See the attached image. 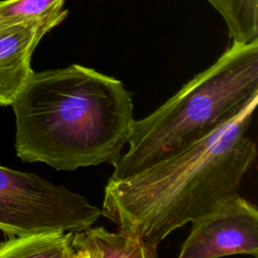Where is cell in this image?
Returning <instances> with one entry per match:
<instances>
[{
  "instance_id": "obj_1",
  "label": "cell",
  "mask_w": 258,
  "mask_h": 258,
  "mask_svg": "<svg viewBox=\"0 0 258 258\" xmlns=\"http://www.w3.org/2000/svg\"><path fill=\"white\" fill-rule=\"evenodd\" d=\"M258 97L185 149L123 179L110 178L101 215L157 248L174 230L239 194L257 156L246 135Z\"/></svg>"
},
{
  "instance_id": "obj_2",
  "label": "cell",
  "mask_w": 258,
  "mask_h": 258,
  "mask_svg": "<svg viewBox=\"0 0 258 258\" xmlns=\"http://www.w3.org/2000/svg\"><path fill=\"white\" fill-rule=\"evenodd\" d=\"M11 106L17 156L56 170L115 164L135 121L123 83L78 63L33 72Z\"/></svg>"
},
{
  "instance_id": "obj_3",
  "label": "cell",
  "mask_w": 258,
  "mask_h": 258,
  "mask_svg": "<svg viewBox=\"0 0 258 258\" xmlns=\"http://www.w3.org/2000/svg\"><path fill=\"white\" fill-rule=\"evenodd\" d=\"M258 97V39L233 42L208 69L143 119L110 178L123 179L206 137Z\"/></svg>"
},
{
  "instance_id": "obj_4",
  "label": "cell",
  "mask_w": 258,
  "mask_h": 258,
  "mask_svg": "<svg viewBox=\"0 0 258 258\" xmlns=\"http://www.w3.org/2000/svg\"><path fill=\"white\" fill-rule=\"evenodd\" d=\"M101 209L87 198L28 172L0 166V230L10 237L93 226Z\"/></svg>"
},
{
  "instance_id": "obj_5",
  "label": "cell",
  "mask_w": 258,
  "mask_h": 258,
  "mask_svg": "<svg viewBox=\"0 0 258 258\" xmlns=\"http://www.w3.org/2000/svg\"><path fill=\"white\" fill-rule=\"evenodd\" d=\"M180 258H215L234 254L258 257V209L239 194L191 222Z\"/></svg>"
},
{
  "instance_id": "obj_6",
  "label": "cell",
  "mask_w": 258,
  "mask_h": 258,
  "mask_svg": "<svg viewBox=\"0 0 258 258\" xmlns=\"http://www.w3.org/2000/svg\"><path fill=\"white\" fill-rule=\"evenodd\" d=\"M67 15L27 20L0 19V107L14 102L33 73L31 57L37 44Z\"/></svg>"
},
{
  "instance_id": "obj_7",
  "label": "cell",
  "mask_w": 258,
  "mask_h": 258,
  "mask_svg": "<svg viewBox=\"0 0 258 258\" xmlns=\"http://www.w3.org/2000/svg\"><path fill=\"white\" fill-rule=\"evenodd\" d=\"M72 247L75 258H156L157 248L139 237L118 229L110 232L104 227H88L74 231Z\"/></svg>"
},
{
  "instance_id": "obj_8",
  "label": "cell",
  "mask_w": 258,
  "mask_h": 258,
  "mask_svg": "<svg viewBox=\"0 0 258 258\" xmlns=\"http://www.w3.org/2000/svg\"><path fill=\"white\" fill-rule=\"evenodd\" d=\"M74 231L34 233L0 243V258H75Z\"/></svg>"
},
{
  "instance_id": "obj_9",
  "label": "cell",
  "mask_w": 258,
  "mask_h": 258,
  "mask_svg": "<svg viewBox=\"0 0 258 258\" xmlns=\"http://www.w3.org/2000/svg\"><path fill=\"white\" fill-rule=\"evenodd\" d=\"M224 18L233 42L258 39V0H207Z\"/></svg>"
},
{
  "instance_id": "obj_10",
  "label": "cell",
  "mask_w": 258,
  "mask_h": 258,
  "mask_svg": "<svg viewBox=\"0 0 258 258\" xmlns=\"http://www.w3.org/2000/svg\"><path fill=\"white\" fill-rule=\"evenodd\" d=\"M66 0H2L0 19L27 20L68 13Z\"/></svg>"
}]
</instances>
